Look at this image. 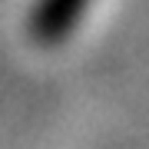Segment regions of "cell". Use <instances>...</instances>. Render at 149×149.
I'll return each instance as SVG.
<instances>
[{
	"instance_id": "1",
	"label": "cell",
	"mask_w": 149,
	"mask_h": 149,
	"mask_svg": "<svg viewBox=\"0 0 149 149\" xmlns=\"http://www.w3.org/2000/svg\"><path fill=\"white\" fill-rule=\"evenodd\" d=\"M90 0H40L30 13V30L37 40L53 43L60 37H66L70 30L76 27L80 13L86 10Z\"/></svg>"
}]
</instances>
